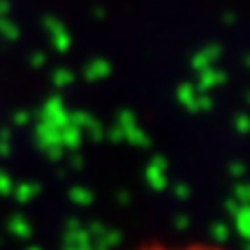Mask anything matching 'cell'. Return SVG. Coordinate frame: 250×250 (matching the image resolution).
<instances>
[{"label":"cell","instance_id":"obj_1","mask_svg":"<svg viewBox=\"0 0 250 250\" xmlns=\"http://www.w3.org/2000/svg\"><path fill=\"white\" fill-rule=\"evenodd\" d=\"M179 250H213V248H206V246H190V248H179Z\"/></svg>","mask_w":250,"mask_h":250}]
</instances>
